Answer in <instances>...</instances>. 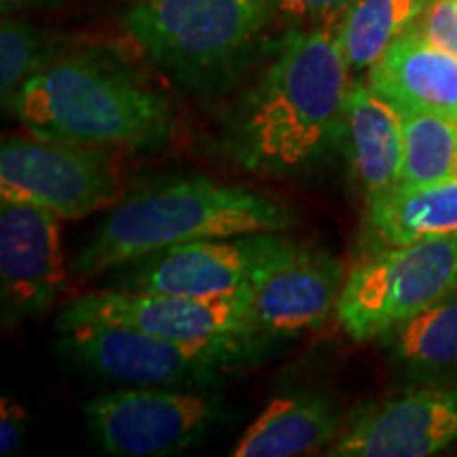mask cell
<instances>
[{
	"instance_id": "6da1fadb",
	"label": "cell",
	"mask_w": 457,
	"mask_h": 457,
	"mask_svg": "<svg viewBox=\"0 0 457 457\" xmlns=\"http://www.w3.org/2000/svg\"><path fill=\"white\" fill-rule=\"evenodd\" d=\"M352 68L330 28H293L228 123L244 170L301 176L343 148Z\"/></svg>"
},
{
	"instance_id": "7a4b0ae2",
	"label": "cell",
	"mask_w": 457,
	"mask_h": 457,
	"mask_svg": "<svg viewBox=\"0 0 457 457\" xmlns=\"http://www.w3.org/2000/svg\"><path fill=\"white\" fill-rule=\"evenodd\" d=\"M37 138L102 148H148L170 138L174 112L121 57L60 54L4 106Z\"/></svg>"
},
{
	"instance_id": "3957f363",
	"label": "cell",
	"mask_w": 457,
	"mask_h": 457,
	"mask_svg": "<svg viewBox=\"0 0 457 457\" xmlns=\"http://www.w3.org/2000/svg\"><path fill=\"white\" fill-rule=\"evenodd\" d=\"M295 222L293 208L254 188L202 176L159 182L112 205L74 256L72 270L81 278L104 276L171 245L284 233Z\"/></svg>"
},
{
	"instance_id": "277c9868",
	"label": "cell",
	"mask_w": 457,
	"mask_h": 457,
	"mask_svg": "<svg viewBox=\"0 0 457 457\" xmlns=\"http://www.w3.org/2000/svg\"><path fill=\"white\" fill-rule=\"evenodd\" d=\"M270 11V0H136L123 28L176 83L214 91L250 60Z\"/></svg>"
},
{
	"instance_id": "5b68a950",
	"label": "cell",
	"mask_w": 457,
	"mask_h": 457,
	"mask_svg": "<svg viewBox=\"0 0 457 457\" xmlns=\"http://www.w3.org/2000/svg\"><path fill=\"white\" fill-rule=\"evenodd\" d=\"M60 347L79 369L119 386L214 390L273 345L259 337L182 341L129 327H71Z\"/></svg>"
},
{
	"instance_id": "8992f818",
	"label": "cell",
	"mask_w": 457,
	"mask_h": 457,
	"mask_svg": "<svg viewBox=\"0 0 457 457\" xmlns=\"http://www.w3.org/2000/svg\"><path fill=\"white\" fill-rule=\"evenodd\" d=\"M455 288L457 236L386 245L352 265L335 313L353 341H375Z\"/></svg>"
},
{
	"instance_id": "52a82bcc",
	"label": "cell",
	"mask_w": 457,
	"mask_h": 457,
	"mask_svg": "<svg viewBox=\"0 0 457 457\" xmlns=\"http://www.w3.org/2000/svg\"><path fill=\"white\" fill-rule=\"evenodd\" d=\"M125 174L112 148L9 136L0 146V202L37 205L79 220L123 199Z\"/></svg>"
},
{
	"instance_id": "ba28073f",
	"label": "cell",
	"mask_w": 457,
	"mask_h": 457,
	"mask_svg": "<svg viewBox=\"0 0 457 457\" xmlns=\"http://www.w3.org/2000/svg\"><path fill=\"white\" fill-rule=\"evenodd\" d=\"M94 443L117 457L185 453L227 417L225 398L212 390L136 387L100 394L83 407Z\"/></svg>"
},
{
	"instance_id": "9c48e42d",
	"label": "cell",
	"mask_w": 457,
	"mask_h": 457,
	"mask_svg": "<svg viewBox=\"0 0 457 457\" xmlns=\"http://www.w3.org/2000/svg\"><path fill=\"white\" fill-rule=\"evenodd\" d=\"M299 242L282 233H250L171 245L114 270L106 286L140 293L222 299L250 290Z\"/></svg>"
},
{
	"instance_id": "30bf717a",
	"label": "cell",
	"mask_w": 457,
	"mask_h": 457,
	"mask_svg": "<svg viewBox=\"0 0 457 457\" xmlns=\"http://www.w3.org/2000/svg\"><path fill=\"white\" fill-rule=\"evenodd\" d=\"M250 290L222 299H195L104 286L68 303L57 318V330L112 324L182 341L256 337L250 320Z\"/></svg>"
},
{
	"instance_id": "8fae6325",
	"label": "cell",
	"mask_w": 457,
	"mask_h": 457,
	"mask_svg": "<svg viewBox=\"0 0 457 457\" xmlns=\"http://www.w3.org/2000/svg\"><path fill=\"white\" fill-rule=\"evenodd\" d=\"M345 420L328 457H426L457 443V386L403 387Z\"/></svg>"
},
{
	"instance_id": "7c38bea8",
	"label": "cell",
	"mask_w": 457,
	"mask_h": 457,
	"mask_svg": "<svg viewBox=\"0 0 457 457\" xmlns=\"http://www.w3.org/2000/svg\"><path fill=\"white\" fill-rule=\"evenodd\" d=\"M66 284L60 219L37 205L0 204V303L4 327L47 312Z\"/></svg>"
},
{
	"instance_id": "4fadbf2b",
	"label": "cell",
	"mask_w": 457,
	"mask_h": 457,
	"mask_svg": "<svg viewBox=\"0 0 457 457\" xmlns=\"http://www.w3.org/2000/svg\"><path fill=\"white\" fill-rule=\"evenodd\" d=\"M345 278L339 259L299 244L250 290L254 335L276 343L316 333L337 310Z\"/></svg>"
},
{
	"instance_id": "5bb4252c",
	"label": "cell",
	"mask_w": 457,
	"mask_h": 457,
	"mask_svg": "<svg viewBox=\"0 0 457 457\" xmlns=\"http://www.w3.org/2000/svg\"><path fill=\"white\" fill-rule=\"evenodd\" d=\"M343 151L367 204L394 191L403 180V112L370 87L369 81H352L345 106Z\"/></svg>"
},
{
	"instance_id": "9a60e30c",
	"label": "cell",
	"mask_w": 457,
	"mask_h": 457,
	"mask_svg": "<svg viewBox=\"0 0 457 457\" xmlns=\"http://www.w3.org/2000/svg\"><path fill=\"white\" fill-rule=\"evenodd\" d=\"M367 81L400 111L457 119V57L411 26L367 71Z\"/></svg>"
},
{
	"instance_id": "2e32d148",
	"label": "cell",
	"mask_w": 457,
	"mask_h": 457,
	"mask_svg": "<svg viewBox=\"0 0 457 457\" xmlns=\"http://www.w3.org/2000/svg\"><path fill=\"white\" fill-rule=\"evenodd\" d=\"M345 417L330 394L299 390L273 398L245 428L233 457H295L324 453L337 441Z\"/></svg>"
},
{
	"instance_id": "e0dca14e",
	"label": "cell",
	"mask_w": 457,
	"mask_h": 457,
	"mask_svg": "<svg viewBox=\"0 0 457 457\" xmlns=\"http://www.w3.org/2000/svg\"><path fill=\"white\" fill-rule=\"evenodd\" d=\"M375 341L403 387L457 386V288Z\"/></svg>"
},
{
	"instance_id": "ac0fdd59",
	"label": "cell",
	"mask_w": 457,
	"mask_h": 457,
	"mask_svg": "<svg viewBox=\"0 0 457 457\" xmlns=\"http://www.w3.org/2000/svg\"><path fill=\"white\" fill-rule=\"evenodd\" d=\"M457 236V176L428 185H398L367 204L369 253L386 245Z\"/></svg>"
},
{
	"instance_id": "d6986e66",
	"label": "cell",
	"mask_w": 457,
	"mask_h": 457,
	"mask_svg": "<svg viewBox=\"0 0 457 457\" xmlns=\"http://www.w3.org/2000/svg\"><path fill=\"white\" fill-rule=\"evenodd\" d=\"M434 0H352L337 24V38L352 72L369 71Z\"/></svg>"
},
{
	"instance_id": "ffe728a7",
	"label": "cell",
	"mask_w": 457,
	"mask_h": 457,
	"mask_svg": "<svg viewBox=\"0 0 457 457\" xmlns=\"http://www.w3.org/2000/svg\"><path fill=\"white\" fill-rule=\"evenodd\" d=\"M404 125V163L400 185H428L457 176V119L400 111Z\"/></svg>"
},
{
	"instance_id": "44dd1931",
	"label": "cell",
	"mask_w": 457,
	"mask_h": 457,
	"mask_svg": "<svg viewBox=\"0 0 457 457\" xmlns=\"http://www.w3.org/2000/svg\"><path fill=\"white\" fill-rule=\"evenodd\" d=\"M54 32L34 26L24 17L3 15L0 24V98L3 108L13 100L32 74L60 55Z\"/></svg>"
},
{
	"instance_id": "7402d4cb",
	"label": "cell",
	"mask_w": 457,
	"mask_h": 457,
	"mask_svg": "<svg viewBox=\"0 0 457 457\" xmlns=\"http://www.w3.org/2000/svg\"><path fill=\"white\" fill-rule=\"evenodd\" d=\"M413 26L438 49L457 57V0H434Z\"/></svg>"
},
{
	"instance_id": "603a6c76",
	"label": "cell",
	"mask_w": 457,
	"mask_h": 457,
	"mask_svg": "<svg viewBox=\"0 0 457 457\" xmlns=\"http://www.w3.org/2000/svg\"><path fill=\"white\" fill-rule=\"evenodd\" d=\"M26 436V411L13 400L3 398L0 413V455L11 457L20 451Z\"/></svg>"
},
{
	"instance_id": "cb8c5ba5",
	"label": "cell",
	"mask_w": 457,
	"mask_h": 457,
	"mask_svg": "<svg viewBox=\"0 0 457 457\" xmlns=\"http://www.w3.org/2000/svg\"><path fill=\"white\" fill-rule=\"evenodd\" d=\"M276 13L290 20H313L335 13L352 3V0H270Z\"/></svg>"
},
{
	"instance_id": "d4e9b609",
	"label": "cell",
	"mask_w": 457,
	"mask_h": 457,
	"mask_svg": "<svg viewBox=\"0 0 457 457\" xmlns=\"http://www.w3.org/2000/svg\"><path fill=\"white\" fill-rule=\"evenodd\" d=\"M62 0H0V11L3 15H15L26 9H49L60 7Z\"/></svg>"
}]
</instances>
